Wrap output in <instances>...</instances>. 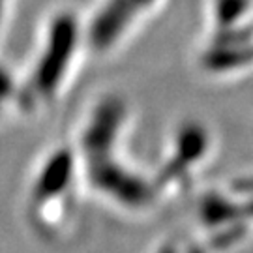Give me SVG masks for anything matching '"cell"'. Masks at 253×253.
<instances>
[{"instance_id":"obj_1","label":"cell","mask_w":253,"mask_h":253,"mask_svg":"<svg viewBox=\"0 0 253 253\" xmlns=\"http://www.w3.org/2000/svg\"><path fill=\"white\" fill-rule=\"evenodd\" d=\"M126 107L118 98L100 101L79 137L75 150L81 176L96 195L115 207L141 212L156 201L154 184L120 158L118 137L124 127Z\"/></svg>"},{"instance_id":"obj_2","label":"cell","mask_w":253,"mask_h":253,"mask_svg":"<svg viewBox=\"0 0 253 253\" xmlns=\"http://www.w3.org/2000/svg\"><path fill=\"white\" fill-rule=\"evenodd\" d=\"M81 47H86L83 21L72 11H56L47 21L27 79L19 84L17 100L25 109L49 105L56 100Z\"/></svg>"},{"instance_id":"obj_3","label":"cell","mask_w":253,"mask_h":253,"mask_svg":"<svg viewBox=\"0 0 253 253\" xmlns=\"http://www.w3.org/2000/svg\"><path fill=\"white\" fill-rule=\"evenodd\" d=\"M77 156L72 146L56 148L45 158L32 180L30 190V216L34 225L47 235H54L56 227L70 212L73 180L77 176Z\"/></svg>"},{"instance_id":"obj_4","label":"cell","mask_w":253,"mask_h":253,"mask_svg":"<svg viewBox=\"0 0 253 253\" xmlns=\"http://www.w3.org/2000/svg\"><path fill=\"white\" fill-rule=\"evenodd\" d=\"M163 0H100L84 27V43L94 54H111L154 15Z\"/></svg>"},{"instance_id":"obj_5","label":"cell","mask_w":253,"mask_h":253,"mask_svg":"<svg viewBox=\"0 0 253 253\" xmlns=\"http://www.w3.org/2000/svg\"><path fill=\"white\" fill-rule=\"evenodd\" d=\"M210 148V135L199 122H184L171 139L167 158L163 160L158 178L152 182L156 195H176L188 188L191 172L205 163Z\"/></svg>"},{"instance_id":"obj_6","label":"cell","mask_w":253,"mask_h":253,"mask_svg":"<svg viewBox=\"0 0 253 253\" xmlns=\"http://www.w3.org/2000/svg\"><path fill=\"white\" fill-rule=\"evenodd\" d=\"M17 90H19V86L13 83L11 75H9L4 68H0V107H2L6 101L11 100V98L17 100Z\"/></svg>"}]
</instances>
